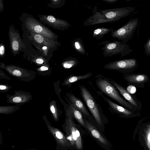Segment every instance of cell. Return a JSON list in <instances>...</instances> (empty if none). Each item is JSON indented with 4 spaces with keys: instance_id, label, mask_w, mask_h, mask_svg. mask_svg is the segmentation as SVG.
<instances>
[{
    "instance_id": "6da1fadb",
    "label": "cell",
    "mask_w": 150,
    "mask_h": 150,
    "mask_svg": "<svg viewBox=\"0 0 150 150\" xmlns=\"http://www.w3.org/2000/svg\"><path fill=\"white\" fill-rule=\"evenodd\" d=\"M70 145V149L83 150V141L81 129L71 118L69 117L62 126Z\"/></svg>"
},
{
    "instance_id": "7a4b0ae2",
    "label": "cell",
    "mask_w": 150,
    "mask_h": 150,
    "mask_svg": "<svg viewBox=\"0 0 150 150\" xmlns=\"http://www.w3.org/2000/svg\"><path fill=\"white\" fill-rule=\"evenodd\" d=\"M21 19L23 25L28 31L41 35L52 40L57 41V35L32 16L27 13L23 14Z\"/></svg>"
},
{
    "instance_id": "3957f363",
    "label": "cell",
    "mask_w": 150,
    "mask_h": 150,
    "mask_svg": "<svg viewBox=\"0 0 150 150\" xmlns=\"http://www.w3.org/2000/svg\"><path fill=\"white\" fill-rule=\"evenodd\" d=\"M98 45H103L101 50L103 51L102 54L105 57H112L118 54L123 57L129 54L133 51L128 44L122 41H105Z\"/></svg>"
},
{
    "instance_id": "277c9868",
    "label": "cell",
    "mask_w": 150,
    "mask_h": 150,
    "mask_svg": "<svg viewBox=\"0 0 150 150\" xmlns=\"http://www.w3.org/2000/svg\"><path fill=\"white\" fill-rule=\"evenodd\" d=\"M29 38L33 45L39 50L43 55L47 56L52 54V52L60 46V43L38 34L28 31Z\"/></svg>"
},
{
    "instance_id": "5b68a950",
    "label": "cell",
    "mask_w": 150,
    "mask_h": 150,
    "mask_svg": "<svg viewBox=\"0 0 150 150\" xmlns=\"http://www.w3.org/2000/svg\"><path fill=\"white\" fill-rule=\"evenodd\" d=\"M139 22L138 18L130 19L125 25L114 30L111 34L112 37L126 43L132 37L138 25Z\"/></svg>"
},
{
    "instance_id": "8992f818",
    "label": "cell",
    "mask_w": 150,
    "mask_h": 150,
    "mask_svg": "<svg viewBox=\"0 0 150 150\" xmlns=\"http://www.w3.org/2000/svg\"><path fill=\"white\" fill-rule=\"evenodd\" d=\"M99 88L103 93L122 105L131 109L133 106L120 96L115 87L107 80L100 79L96 81Z\"/></svg>"
},
{
    "instance_id": "52a82bcc",
    "label": "cell",
    "mask_w": 150,
    "mask_h": 150,
    "mask_svg": "<svg viewBox=\"0 0 150 150\" xmlns=\"http://www.w3.org/2000/svg\"><path fill=\"white\" fill-rule=\"evenodd\" d=\"M80 88L82 98L87 107L98 124L102 128L103 126L102 119L94 99L91 94L85 87L80 86Z\"/></svg>"
},
{
    "instance_id": "ba28073f",
    "label": "cell",
    "mask_w": 150,
    "mask_h": 150,
    "mask_svg": "<svg viewBox=\"0 0 150 150\" xmlns=\"http://www.w3.org/2000/svg\"><path fill=\"white\" fill-rule=\"evenodd\" d=\"M85 128L101 147L106 150H111L112 146L101 131L85 119Z\"/></svg>"
},
{
    "instance_id": "9c48e42d",
    "label": "cell",
    "mask_w": 150,
    "mask_h": 150,
    "mask_svg": "<svg viewBox=\"0 0 150 150\" xmlns=\"http://www.w3.org/2000/svg\"><path fill=\"white\" fill-rule=\"evenodd\" d=\"M135 9L133 7H125L114 8L100 10L99 11L108 19L115 22L127 16Z\"/></svg>"
},
{
    "instance_id": "30bf717a",
    "label": "cell",
    "mask_w": 150,
    "mask_h": 150,
    "mask_svg": "<svg viewBox=\"0 0 150 150\" xmlns=\"http://www.w3.org/2000/svg\"><path fill=\"white\" fill-rule=\"evenodd\" d=\"M38 17L42 23L57 30L65 31L71 26V24L67 21L56 18L51 15H40Z\"/></svg>"
},
{
    "instance_id": "8fae6325",
    "label": "cell",
    "mask_w": 150,
    "mask_h": 150,
    "mask_svg": "<svg viewBox=\"0 0 150 150\" xmlns=\"http://www.w3.org/2000/svg\"><path fill=\"white\" fill-rule=\"evenodd\" d=\"M49 132L54 137L56 142V150L70 149V145L65 135L60 130L46 123Z\"/></svg>"
},
{
    "instance_id": "7c38bea8",
    "label": "cell",
    "mask_w": 150,
    "mask_h": 150,
    "mask_svg": "<svg viewBox=\"0 0 150 150\" xmlns=\"http://www.w3.org/2000/svg\"><path fill=\"white\" fill-rule=\"evenodd\" d=\"M8 34L11 51L14 55H16L24 48V45L18 31L15 29L13 25H11L9 27Z\"/></svg>"
},
{
    "instance_id": "4fadbf2b",
    "label": "cell",
    "mask_w": 150,
    "mask_h": 150,
    "mask_svg": "<svg viewBox=\"0 0 150 150\" xmlns=\"http://www.w3.org/2000/svg\"><path fill=\"white\" fill-rule=\"evenodd\" d=\"M137 64V60L134 58L120 59L106 64L104 68L112 70H127L135 68Z\"/></svg>"
},
{
    "instance_id": "5bb4252c",
    "label": "cell",
    "mask_w": 150,
    "mask_h": 150,
    "mask_svg": "<svg viewBox=\"0 0 150 150\" xmlns=\"http://www.w3.org/2000/svg\"><path fill=\"white\" fill-rule=\"evenodd\" d=\"M92 12V15L83 23L84 26H91L98 24L115 22L113 20L108 19L100 12L98 11L96 6L93 8Z\"/></svg>"
},
{
    "instance_id": "9a60e30c",
    "label": "cell",
    "mask_w": 150,
    "mask_h": 150,
    "mask_svg": "<svg viewBox=\"0 0 150 150\" xmlns=\"http://www.w3.org/2000/svg\"><path fill=\"white\" fill-rule=\"evenodd\" d=\"M112 83L123 97L130 103L134 106H138L137 104L136 101L127 90L116 82L112 81Z\"/></svg>"
},
{
    "instance_id": "2e32d148",
    "label": "cell",
    "mask_w": 150,
    "mask_h": 150,
    "mask_svg": "<svg viewBox=\"0 0 150 150\" xmlns=\"http://www.w3.org/2000/svg\"><path fill=\"white\" fill-rule=\"evenodd\" d=\"M104 98L112 110L116 112L126 116L132 114V112L116 104L107 98Z\"/></svg>"
},
{
    "instance_id": "e0dca14e",
    "label": "cell",
    "mask_w": 150,
    "mask_h": 150,
    "mask_svg": "<svg viewBox=\"0 0 150 150\" xmlns=\"http://www.w3.org/2000/svg\"><path fill=\"white\" fill-rule=\"evenodd\" d=\"M70 99L73 105L77 110L87 116L89 115L84 104L80 100L73 95L70 96Z\"/></svg>"
},
{
    "instance_id": "ac0fdd59",
    "label": "cell",
    "mask_w": 150,
    "mask_h": 150,
    "mask_svg": "<svg viewBox=\"0 0 150 150\" xmlns=\"http://www.w3.org/2000/svg\"><path fill=\"white\" fill-rule=\"evenodd\" d=\"M71 45L79 53L83 55H87L83 43L81 38H78L74 39L71 41Z\"/></svg>"
},
{
    "instance_id": "d6986e66",
    "label": "cell",
    "mask_w": 150,
    "mask_h": 150,
    "mask_svg": "<svg viewBox=\"0 0 150 150\" xmlns=\"http://www.w3.org/2000/svg\"><path fill=\"white\" fill-rule=\"evenodd\" d=\"M114 29L112 28H98L94 30L93 32V37L97 40L102 38L105 35L111 33H112Z\"/></svg>"
},
{
    "instance_id": "ffe728a7",
    "label": "cell",
    "mask_w": 150,
    "mask_h": 150,
    "mask_svg": "<svg viewBox=\"0 0 150 150\" xmlns=\"http://www.w3.org/2000/svg\"><path fill=\"white\" fill-rule=\"evenodd\" d=\"M148 76L144 74L132 75L127 76L126 80L129 82L135 83H141L147 81Z\"/></svg>"
},
{
    "instance_id": "44dd1931",
    "label": "cell",
    "mask_w": 150,
    "mask_h": 150,
    "mask_svg": "<svg viewBox=\"0 0 150 150\" xmlns=\"http://www.w3.org/2000/svg\"><path fill=\"white\" fill-rule=\"evenodd\" d=\"M71 111L73 117L82 127L85 128V123L81 112L74 106L71 107Z\"/></svg>"
},
{
    "instance_id": "7402d4cb",
    "label": "cell",
    "mask_w": 150,
    "mask_h": 150,
    "mask_svg": "<svg viewBox=\"0 0 150 150\" xmlns=\"http://www.w3.org/2000/svg\"><path fill=\"white\" fill-rule=\"evenodd\" d=\"M92 75V74L89 73L83 75L71 76L68 78L65 84H69L81 79L87 78L90 77Z\"/></svg>"
},
{
    "instance_id": "603a6c76",
    "label": "cell",
    "mask_w": 150,
    "mask_h": 150,
    "mask_svg": "<svg viewBox=\"0 0 150 150\" xmlns=\"http://www.w3.org/2000/svg\"><path fill=\"white\" fill-rule=\"evenodd\" d=\"M79 63V62L75 57H70L67 59L63 64L64 68L69 69L76 65Z\"/></svg>"
},
{
    "instance_id": "cb8c5ba5",
    "label": "cell",
    "mask_w": 150,
    "mask_h": 150,
    "mask_svg": "<svg viewBox=\"0 0 150 150\" xmlns=\"http://www.w3.org/2000/svg\"><path fill=\"white\" fill-rule=\"evenodd\" d=\"M51 2L47 5L52 8H58L61 7L63 6L66 3V1L64 0H51Z\"/></svg>"
},
{
    "instance_id": "d4e9b609",
    "label": "cell",
    "mask_w": 150,
    "mask_h": 150,
    "mask_svg": "<svg viewBox=\"0 0 150 150\" xmlns=\"http://www.w3.org/2000/svg\"><path fill=\"white\" fill-rule=\"evenodd\" d=\"M144 53L147 56L150 55V38L147 40L144 46Z\"/></svg>"
},
{
    "instance_id": "484cf974",
    "label": "cell",
    "mask_w": 150,
    "mask_h": 150,
    "mask_svg": "<svg viewBox=\"0 0 150 150\" xmlns=\"http://www.w3.org/2000/svg\"><path fill=\"white\" fill-rule=\"evenodd\" d=\"M146 139L147 146L150 150V128L148 127L146 131Z\"/></svg>"
},
{
    "instance_id": "4316f807",
    "label": "cell",
    "mask_w": 150,
    "mask_h": 150,
    "mask_svg": "<svg viewBox=\"0 0 150 150\" xmlns=\"http://www.w3.org/2000/svg\"><path fill=\"white\" fill-rule=\"evenodd\" d=\"M136 88L134 86L130 85L128 86L127 88V91L131 94H133L136 91Z\"/></svg>"
},
{
    "instance_id": "83f0119b",
    "label": "cell",
    "mask_w": 150,
    "mask_h": 150,
    "mask_svg": "<svg viewBox=\"0 0 150 150\" xmlns=\"http://www.w3.org/2000/svg\"><path fill=\"white\" fill-rule=\"evenodd\" d=\"M5 49L4 45L2 44H1L0 47V55L3 56L5 54Z\"/></svg>"
},
{
    "instance_id": "f1b7e54d",
    "label": "cell",
    "mask_w": 150,
    "mask_h": 150,
    "mask_svg": "<svg viewBox=\"0 0 150 150\" xmlns=\"http://www.w3.org/2000/svg\"><path fill=\"white\" fill-rule=\"evenodd\" d=\"M13 74L16 76H20L21 75V72L18 69H15L12 72Z\"/></svg>"
},
{
    "instance_id": "f546056e",
    "label": "cell",
    "mask_w": 150,
    "mask_h": 150,
    "mask_svg": "<svg viewBox=\"0 0 150 150\" xmlns=\"http://www.w3.org/2000/svg\"><path fill=\"white\" fill-rule=\"evenodd\" d=\"M21 98L20 97H15L13 99V101L15 103H19L21 101Z\"/></svg>"
},
{
    "instance_id": "4dcf8cb0",
    "label": "cell",
    "mask_w": 150,
    "mask_h": 150,
    "mask_svg": "<svg viewBox=\"0 0 150 150\" xmlns=\"http://www.w3.org/2000/svg\"><path fill=\"white\" fill-rule=\"evenodd\" d=\"M103 1L111 4L115 3L117 1V0H103Z\"/></svg>"
},
{
    "instance_id": "1f68e13d",
    "label": "cell",
    "mask_w": 150,
    "mask_h": 150,
    "mask_svg": "<svg viewBox=\"0 0 150 150\" xmlns=\"http://www.w3.org/2000/svg\"><path fill=\"white\" fill-rule=\"evenodd\" d=\"M36 62L38 64H42L44 62L43 60L41 58H38L36 60Z\"/></svg>"
},
{
    "instance_id": "d6a6232c",
    "label": "cell",
    "mask_w": 150,
    "mask_h": 150,
    "mask_svg": "<svg viewBox=\"0 0 150 150\" xmlns=\"http://www.w3.org/2000/svg\"><path fill=\"white\" fill-rule=\"evenodd\" d=\"M3 1L0 0V12L3 11L4 9V6L3 4Z\"/></svg>"
},
{
    "instance_id": "836d02e7",
    "label": "cell",
    "mask_w": 150,
    "mask_h": 150,
    "mask_svg": "<svg viewBox=\"0 0 150 150\" xmlns=\"http://www.w3.org/2000/svg\"><path fill=\"white\" fill-rule=\"evenodd\" d=\"M50 109L51 111L53 113H55V110L54 106L53 105H51L50 107Z\"/></svg>"
},
{
    "instance_id": "e575fe53",
    "label": "cell",
    "mask_w": 150,
    "mask_h": 150,
    "mask_svg": "<svg viewBox=\"0 0 150 150\" xmlns=\"http://www.w3.org/2000/svg\"><path fill=\"white\" fill-rule=\"evenodd\" d=\"M40 69L42 71H44L48 70V68L47 67H46L44 66H43L40 67Z\"/></svg>"
},
{
    "instance_id": "d590c367",
    "label": "cell",
    "mask_w": 150,
    "mask_h": 150,
    "mask_svg": "<svg viewBox=\"0 0 150 150\" xmlns=\"http://www.w3.org/2000/svg\"><path fill=\"white\" fill-rule=\"evenodd\" d=\"M6 88V86L3 85H1L0 86V89L1 90H4Z\"/></svg>"
},
{
    "instance_id": "8d00e7d4",
    "label": "cell",
    "mask_w": 150,
    "mask_h": 150,
    "mask_svg": "<svg viewBox=\"0 0 150 150\" xmlns=\"http://www.w3.org/2000/svg\"><path fill=\"white\" fill-rule=\"evenodd\" d=\"M22 150H36V149H31Z\"/></svg>"
},
{
    "instance_id": "74e56055",
    "label": "cell",
    "mask_w": 150,
    "mask_h": 150,
    "mask_svg": "<svg viewBox=\"0 0 150 150\" xmlns=\"http://www.w3.org/2000/svg\"><path fill=\"white\" fill-rule=\"evenodd\" d=\"M147 126L148 127L150 128V125H147Z\"/></svg>"
}]
</instances>
